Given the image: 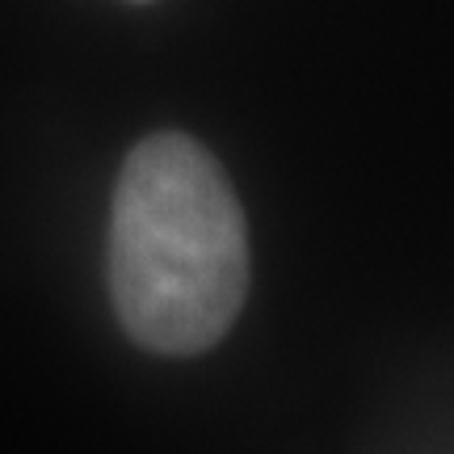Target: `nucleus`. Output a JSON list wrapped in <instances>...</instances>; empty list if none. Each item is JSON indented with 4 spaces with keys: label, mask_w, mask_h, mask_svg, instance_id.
Segmentation results:
<instances>
[{
    "label": "nucleus",
    "mask_w": 454,
    "mask_h": 454,
    "mask_svg": "<svg viewBox=\"0 0 454 454\" xmlns=\"http://www.w3.org/2000/svg\"><path fill=\"white\" fill-rule=\"evenodd\" d=\"M135 4H147V0H135Z\"/></svg>",
    "instance_id": "2"
},
{
    "label": "nucleus",
    "mask_w": 454,
    "mask_h": 454,
    "mask_svg": "<svg viewBox=\"0 0 454 454\" xmlns=\"http://www.w3.org/2000/svg\"><path fill=\"white\" fill-rule=\"evenodd\" d=\"M110 294L135 345L207 354L248 294V227L240 198L207 147L160 130L130 147L114 185Z\"/></svg>",
    "instance_id": "1"
}]
</instances>
